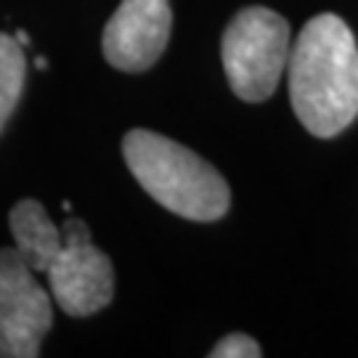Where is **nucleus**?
Instances as JSON below:
<instances>
[{"label": "nucleus", "instance_id": "1", "mask_svg": "<svg viewBox=\"0 0 358 358\" xmlns=\"http://www.w3.org/2000/svg\"><path fill=\"white\" fill-rule=\"evenodd\" d=\"M289 103L308 133L332 138L358 115V45L334 13L308 22L289 53Z\"/></svg>", "mask_w": 358, "mask_h": 358}, {"label": "nucleus", "instance_id": "2", "mask_svg": "<svg viewBox=\"0 0 358 358\" xmlns=\"http://www.w3.org/2000/svg\"><path fill=\"white\" fill-rule=\"evenodd\" d=\"M122 157L143 192L170 213L199 223L229 213L231 189L226 178L199 154L167 136L130 130L122 138Z\"/></svg>", "mask_w": 358, "mask_h": 358}, {"label": "nucleus", "instance_id": "3", "mask_svg": "<svg viewBox=\"0 0 358 358\" xmlns=\"http://www.w3.org/2000/svg\"><path fill=\"white\" fill-rule=\"evenodd\" d=\"M289 24L271 8L250 6L231 19L220 56L231 90L242 101H266L289 66Z\"/></svg>", "mask_w": 358, "mask_h": 358}, {"label": "nucleus", "instance_id": "4", "mask_svg": "<svg viewBox=\"0 0 358 358\" xmlns=\"http://www.w3.org/2000/svg\"><path fill=\"white\" fill-rule=\"evenodd\" d=\"M64 247L51 263L48 284L56 306L66 316L85 319L112 303L115 297V268L112 260L90 242V229L80 217H66Z\"/></svg>", "mask_w": 358, "mask_h": 358}, {"label": "nucleus", "instance_id": "5", "mask_svg": "<svg viewBox=\"0 0 358 358\" xmlns=\"http://www.w3.org/2000/svg\"><path fill=\"white\" fill-rule=\"evenodd\" d=\"M51 297L16 247L0 250V358H38L53 324Z\"/></svg>", "mask_w": 358, "mask_h": 358}, {"label": "nucleus", "instance_id": "6", "mask_svg": "<svg viewBox=\"0 0 358 358\" xmlns=\"http://www.w3.org/2000/svg\"><path fill=\"white\" fill-rule=\"evenodd\" d=\"M170 27V0H122L103 27V56L115 69L143 72L165 53Z\"/></svg>", "mask_w": 358, "mask_h": 358}, {"label": "nucleus", "instance_id": "7", "mask_svg": "<svg viewBox=\"0 0 358 358\" xmlns=\"http://www.w3.org/2000/svg\"><path fill=\"white\" fill-rule=\"evenodd\" d=\"M8 229L13 234V247L35 273H45L51 268V263L64 247L62 226L53 223L38 199H22L19 205H13Z\"/></svg>", "mask_w": 358, "mask_h": 358}, {"label": "nucleus", "instance_id": "8", "mask_svg": "<svg viewBox=\"0 0 358 358\" xmlns=\"http://www.w3.org/2000/svg\"><path fill=\"white\" fill-rule=\"evenodd\" d=\"M27 77L24 45L11 35L0 32V133L6 128L8 117L13 115L16 103L22 99Z\"/></svg>", "mask_w": 358, "mask_h": 358}, {"label": "nucleus", "instance_id": "9", "mask_svg": "<svg viewBox=\"0 0 358 358\" xmlns=\"http://www.w3.org/2000/svg\"><path fill=\"white\" fill-rule=\"evenodd\" d=\"M213 358H257L260 356V345L250 334H229L210 350Z\"/></svg>", "mask_w": 358, "mask_h": 358}, {"label": "nucleus", "instance_id": "10", "mask_svg": "<svg viewBox=\"0 0 358 358\" xmlns=\"http://www.w3.org/2000/svg\"><path fill=\"white\" fill-rule=\"evenodd\" d=\"M13 38L19 40V43H22V45H24V48H27V45H29V35H27L24 29H16V32H13Z\"/></svg>", "mask_w": 358, "mask_h": 358}, {"label": "nucleus", "instance_id": "11", "mask_svg": "<svg viewBox=\"0 0 358 358\" xmlns=\"http://www.w3.org/2000/svg\"><path fill=\"white\" fill-rule=\"evenodd\" d=\"M35 64H38V69H45V66H48V62H45L43 56H38V62H35Z\"/></svg>", "mask_w": 358, "mask_h": 358}]
</instances>
